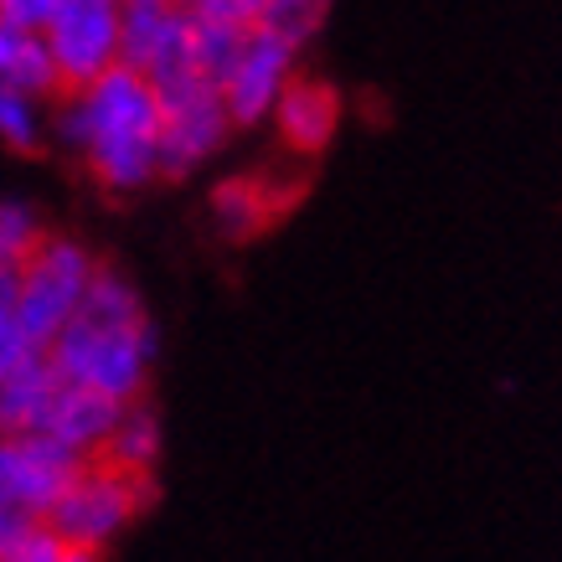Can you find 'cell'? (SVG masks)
<instances>
[{
	"label": "cell",
	"instance_id": "cell-21",
	"mask_svg": "<svg viewBox=\"0 0 562 562\" xmlns=\"http://www.w3.org/2000/svg\"><path fill=\"white\" fill-rule=\"evenodd\" d=\"M52 16H57V0H0V21L16 36H47Z\"/></svg>",
	"mask_w": 562,
	"mask_h": 562
},
{
	"label": "cell",
	"instance_id": "cell-24",
	"mask_svg": "<svg viewBox=\"0 0 562 562\" xmlns=\"http://www.w3.org/2000/svg\"><path fill=\"white\" fill-rule=\"evenodd\" d=\"M57 558H63V542H57L47 527H36L32 537H26V542H21L5 562H57Z\"/></svg>",
	"mask_w": 562,
	"mask_h": 562
},
{
	"label": "cell",
	"instance_id": "cell-16",
	"mask_svg": "<svg viewBox=\"0 0 562 562\" xmlns=\"http://www.w3.org/2000/svg\"><path fill=\"white\" fill-rule=\"evenodd\" d=\"M212 217H217L222 238H254L263 222H273L258 181H222V187L212 191Z\"/></svg>",
	"mask_w": 562,
	"mask_h": 562
},
{
	"label": "cell",
	"instance_id": "cell-11",
	"mask_svg": "<svg viewBox=\"0 0 562 562\" xmlns=\"http://www.w3.org/2000/svg\"><path fill=\"white\" fill-rule=\"evenodd\" d=\"M57 392H63V376L52 372L47 351H32L16 372L5 376V387H0V439H36V434H47Z\"/></svg>",
	"mask_w": 562,
	"mask_h": 562
},
{
	"label": "cell",
	"instance_id": "cell-5",
	"mask_svg": "<svg viewBox=\"0 0 562 562\" xmlns=\"http://www.w3.org/2000/svg\"><path fill=\"white\" fill-rule=\"evenodd\" d=\"M83 454H72L68 443L47 439H0V506H16L32 521H47L52 506L68 495V485L83 470Z\"/></svg>",
	"mask_w": 562,
	"mask_h": 562
},
{
	"label": "cell",
	"instance_id": "cell-1",
	"mask_svg": "<svg viewBox=\"0 0 562 562\" xmlns=\"http://www.w3.org/2000/svg\"><path fill=\"white\" fill-rule=\"evenodd\" d=\"M47 361L63 376V387H93L120 408H135L150 382L155 325L139 321L130 330H93L83 321H68V330L47 346Z\"/></svg>",
	"mask_w": 562,
	"mask_h": 562
},
{
	"label": "cell",
	"instance_id": "cell-14",
	"mask_svg": "<svg viewBox=\"0 0 562 562\" xmlns=\"http://www.w3.org/2000/svg\"><path fill=\"white\" fill-rule=\"evenodd\" d=\"M72 321L93 325V330H130V325L150 321L145 315V305H139V290L124 279L120 269H93V279H88V294L83 305H78V315Z\"/></svg>",
	"mask_w": 562,
	"mask_h": 562
},
{
	"label": "cell",
	"instance_id": "cell-18",
	"mask_svg": "<svg viewBox=\"0 0 562 562\" xmlns=\"http://www.w3.org/2000/svg\"><path fill=\"white\" fill-rule=\"evenodd\" d=\"M258 26L300 52L325 26V5H315V0H258Z\"/></svg>",
	"mask_w": 562,
	"mask_h": 562
},
{
	"label": "cell",
	"instance_id": "cell-10",
	"mask_svg": "<svg viewBox=\"0 0 562 562\" xmlns=\"http://www.w3.org/2000/svg\"><path fill=\"white\" fill-rule=\"evenodd\" d=\"M191 11V68L222 93L243 57V42L258 21V0H202Z\"/></svg>",
	"mask_w": 562,
	"mask_h": 562
},
{
	"label": "cell",
	"instance_id": "cell-20",
	"mask_svg": "<svg viewBox=\"0 0 562 562\" xmlns=\"http://www.w3.org/2000/svg\"><path fill=\"white\" fill-rule=\"evenodd\" d=\"M42 222L26 202H0V263H26L42 248Z\"/></svg>",
	"mask_w": 562,
	"mask_h": 562
},
{
	"label": "cell",
	"instance_id": "cell-17",
	"mask_svg": "<svg viewBox=\"0 0 562 562\" xmlns=\"http://www.w3.org/2000/svg\"><path fill=\"white\" fill-rule=\"evenodd\" d=\"M5 88H16V93H26V99H52V93H63V78H57V63H52V52L42 36H21L16 57H11V68H5V78H0Z\"/></svg>",
	"mask_w": 562,
	"mask_h": 562
},
{
	"label": "cell",
	"instance_id": "cell-15",
	"mask_svg": "<svg viewBox=\"0 0 562 562\" xmlns=\"http://www.w3.org/2000/svg\"><path fill=\"white\" fill-rule=\"evenodd\" d=\"M99 460H109L124 475H150L155 460H160V418L145 403L124 408L120 428H114V439H109V449H103Z\"/></svg>",
	"mask_w": 562,
	"mask_h": 562
},
{
	"label": "cell",
	"instance_id": "cell-9",
	"mask_svg": "<svg viewBox=\"0 0 562 562\" xmlns=\"http://www.w3.org/2000/svg\"><path fill=\"white\" fill-rule=\"evenodd\" d=\"M233 120H227V103L222 93H202V99L181 103L171 114H160V139H155V171L160 176H187L196 171L206 155L222 150V139H227Z\"/></svg>",
	"mask_w": 562,
	"mask_h": 562
},
{
	"label": "cell",
	"instance_id": "cell-8",
	"mask_svg": "<svg viewBox=\"0 0 562 562\" xmlns=\"http://www.w3.org/2000/svg\"><path fill=\"white\" fill-rule=\"evenodd\" d=\"M294 57L300 52L290 42H279L273 32H263L254 21V32L243 42V57L233 78L222 83V103H227V120L233 124H258L273 114V103L284 99V88L294 78Z\"/></svg>",
	"mask_w": 562,
	"mask_h": 562
},
{
	"label": "cell",
	"instance_id": "cell-19",
	"mask_svg": "<svg viewBox=\"0 0 562 562\" xmlns=\"http://www.w3.org/2000/svg\"><path fill=\"white\" fill-rule=\"evenodd\" d=\"M0 139L11 150H36L42 145V103L0 83Z\"/></svg>",
	"mask_w": 562,
	"mask_h": 562
},
{
	"label": "cell",
	"instance_id": "cell-6",
	"mask_svg": "<svg viewBox=\"0 0 562 562\" xmlns=\"http://www.w3.org/2000/svg\"><path fill=\"white\" fill-rule=\"evenodd\" d=\"M78 99H83L88 124H93V145H155L160 139V103H155V88L139 72L109 68Z\"/></svg>",
	"mask_w": 562,
	"mask_h": 562
},
{
	"label": "cell",
	"instance_id": "cell-12",
	"mask_svg": "<svg viewBox=\"0 0 562 562\" xmlns=\"http://www.w3.org/2000/svg\"><path fill=\"white\" fill-rule=\"evenodd\" d=\"M273 120H279V135L290 150L315 155L330 145L336 124H341V93L321 78H290L284 99L273 103Z\"/></svg>",
	"mask_w": 562,
	"mask_h": 562
},
{
	"label": "cell",
	"instance_id": "cell-13",
	"mask_svg": "<svg viewBox=\"0 0 562 562\" xmlns=\"http://www.w3.org/2000/svg\"><path fill=\"white\" fill-rule=\"evenodd\" d=\"M120 418H124V408L114 397H103L93 387H63L57 403H52L47 439L68 443L72 454H83V460H99L103 449H109V439H114Z\"/></svg>",
	"mask_w": 562,
	"mask_h": 562
},
{
	"label": "cell",
	"instance_id": "cell-23",
	"mask_svg": "<svg viewBox=\"0 0 562 562\" xmlns=\"http://www.w3.org/2000/svg\"><path fill=\"white\" fill-rule=\"evenodd\" d=\"M36 527H42V521H32L26 512H16V506H0V562L11 558V552H16V547L26 542Z\"/></svg>",
	"mask_w": 562,
	"mask_h": 562
},
{
	"label": "cell",
	"instance_id": "cell-3",
	"mask_svg": "<svg viewBox=\"0 0 562 562\" xmlns=\"http://www.w3.org/2000/svg\"><path fill=\"white\" fill-rule=\"evenodd\" d=\"M93 254H88L78 238H42L26 263H21V290H16V325L26 351H47L68 321L78 315L88 294V279H93Z\"/></svg>",
	"mask_w": 562,
	"mask_h": 562
},
{
	"label": "cell",
	"instance_id": "cell-26",
	"mask_svg": "<svg viewBox=\"0 0 562 562\" xmlns=\"http://www.w3.org/2000/svg\"><path fill=\"white\" fill-rule=\"evenodd\" d=\"M57 562H103V552H88V547H63Z\"/></svg>",
	"mask_w": 562,
	"mask_h": 562
},
{
	"label": "cell",
	"instance_id": "cell-2",
	"mask_svg": "<svg viewBox=\"0 0 562 562\" xmlns=\"http://www.w3.org/2000/svg\"><path fill=\"white\" fill-rule=\"evenodd\" d=\"M150 501H155V475H124L109 460H88L42 527L63 547L103 552Z\"/></svg>",
	"mask_w": 562,
	"mask_h": 562
},
{
	"label": "cell",
	"instance_id": "cell-4",
	"mask_svg": "<svg viewBox=\"0 0 562 562\" xmlns=\"http://www.w3.org/2000/svg\"><path fill=\"white\" fill-rule=\"evenodd\" d=\"M47 52L68 93L93 88L109 68H120V5L114 0H57L47 26Z\"/></svg>",
	"mask_w": 562,
	"mask_h": 562
},
{
	"label": "cell",
	"instance_id": "cell-25",
	"mask_svg": "<svg viewBox=\"0 0 562 562\" xmlns=\"http://www.w3.org/2000/svg\"><path fill=\"white\" fill-rule=\"evenodd\" d=\"M16 47H21V36L0 21V78H5V68H11V57H16Z\"/></svg>",
	"mask_w": 562,
	"mask_h": 562
},
{
	"label": "cell",
	"instance_id": "cell-7",
	"mask_svg": "<svg viewBox=\"0 0 562 562\" xmlns=\"http://www.w3.org/2000/svg\"><path fill=\"white\" fill-rule=\"evenodd\" d=\"M191 63V11L166 0H130L120 5V68L155 78Z\"/></svg>",
	"mask_w": 562,
	"mask_h": 562
},
{
	"label": "cell",
	"instance_id": "cell-22",
	"mask_svg": "<svg viewBox=\"0 0 562 562\" xmlns=\"http://www.w3.org/2000/svg\"><path fill=\"white\" fill-rule=\"evenodd\" d=\"M52 135H57V145H68V150L88 155V145H93V124H88V109H83V99H78V93H72V99L57 109Z\"/></svg>",
	"mask_w": 562,
	"mask_h": 562
}]
</instances>
